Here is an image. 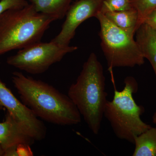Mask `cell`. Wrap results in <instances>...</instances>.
Listing matches in <instances>:
<instances>
[{
  "mask_svg": "<svg viewBox=\"0 0 156 156\" xmlns=\"http://www.w3.org/2000/svg\"><path fill=\"white\" fill-rule=\"evenodd\" d=\"M12 81L23 103L37 117L58 126H73L81 122V115L66 95L44 81L13 73Z\"/></svg>",
  "mask_w": 156,
  "mask_h": 156,
  "instance_id": "6da1fadb",
  "label": "cell"
},
{
  "mask_svg": "<svg viewBox=\"0 0 156 156\" xmlns=\"http://www.w3.org/2000/svg\"><path fill=\"white\" fill-rule=\"evenodd\" d=\"M68 95L92 133L98 134L108 94L103 67L95 53H91L84 62L76 83L69 87Z\"/></svg>",
  "mask_w": 156,
  "mask_h": 156,
  "instance_id": "7a4b0ae2",
  "label": "cell"
},
{
  "mask_svg": "<svg viewBox=\"0 0 156 156\" xmlns=\"http://www.w3.org/2000/svg\"><path fill=\"white\" fill-rule=\"evenodd\" d=\"M54 17L37 12L32 4L0 14V56L41 42Z\"/></svg>",
  "mask_w": 156,
  "mask_h": 156,
  "instance_id": "3957f363",
  "label": "cell"
},
{
  "mask_svg": "<svg viewBox=\"0 0 156 156\" xmlns=\"http://www.w3.org/2000/svg\"><path fill=\"white\" fill-rule=\"evenodd\" d=\"M124 83L122 90L115 89L112 100L107 101L104 116L118 138L134 144L136 136L151 126L141 120L140 116L144 112V108L137 105L133 98L138 89L136 79L127 77Z\"/></svg>",
  "mask_w": 156,
  "mask_h": 156,
  "instance_id": "277c9868",
  "label": "cell"
},
{
  "mask_svg": "<svg viewBox=\"0 0 156 156\" xmlns=\"http://www.w3.org/2000/svg\"><path fill=\"white\" fill-rule=\"evenodd\" d=\"M95 17L100 23L101 47L109 69L144 64L145 58L134 38L135 34L115 25L100 12Z\"/></svg>",
  "mask_w": 156,
  "mask_h": 156,
  "instance_id": "5b68a950",
  "label": "cell"
},
{
  "mask_svg": "<svg viewBox=\"0 0 156 156\" xmlns=\"http://www.w3.org/2000/svg\"><path fill=\"white\" fill-rule=\"evenodd\" d=\"M76 46H62L50 41L39 42L20 49L8 57L7 63L20 70L33 75L41 74L61 61L66 54L77 50Z\"/></svg>",
  "mask_w": 156,
  "mask_h": 156,
  "instance_id": "8992f818",
  "label": "cell"
},
{
  "mask_svg": "<svg viewBox=\"0 0 156 156\" xmlns=\"http://www.w3.org/2000/svg\"><path fill=\"white\" fill-rule=\"evenodd\" d=\"M5 109L35 141H41L47 135V128L32 111L20 101L0 79V109Z\"/></svg>",
  "mask_w": 156,
  "mask_h": 156,
  "instance_id": "52a82bcc",
  "label": "cell"
},
{
  "mask_svg": "<svg viewBox=\"0 0 156 156\" xmlns=\"http://www.w3.org/2000/svg\"><path fill=\"white\" fill-rule=\"evenodd\" d=\"M103 0H76L70 6L59 34L51 41L68 46L81 23L100 12Z\"/></svg>",
  "mask_w": 156,
  "mask_h": 156,
  "instance_id": "ba28073f",
  "label": "cell"
},
{
  "mask_svg": "<svg viewBox=\"0 0 156 156\" xmlns=\"http://www.w3.org/2000/svg\"><path fill=\"white\" fill-rule=\"evenodd\" d=\"M34 142L14 117L7 111L5 121L0 122V145L4 151L19 144L30 146Z\"/></svg>",
  "mask_w": 156,
  "mask_h": 156,
  "instance_id": "9c48e42d",
  "label": "cell"
},
{
  "mask_svg": "<svg viewBox=\"0 0 156 156\" xmlns=\"http://www.w3.org/2000/svg\"><path fill=\"white\" fill-rule=\"evenodd\" d=\"M135 35L143 56L150 62L156 78V30L143 23L136 30Z\"/></svg>",
  "mask_w": 156,
  "mask_h": 156,
  "instance_id": "30bf717a",
  "label": "cell"
},
{
  "mask_svg": "<svg viewBox=\"0 0 156 156\" xmlns=\"http://www.w3.org/2000/svg\"><path fill=\"white\" fill-rule=\"evenodd\" d=\"M37 12L54 17L56 20L63 19L73 0H29Z\"/></svg>",
  "mask_w": 156,
  "mask_h": 156,
  "instance_id": "8fae6325",
  "label": "cell"
},
{
  "mask_svg": "<svg viewBox=\"0 0 156 156\" xmlns=\"http://www.w3.org/2000/svg\"><path fill=\"white\" fill-rule=\"evenodd\" d=\"M104 14L115 25L135 34L138 25V14L134 8L125 11L107 12Z\"/></svg>",
  "mask_w": 156,
  "mask_h": 156,
  "instance_id": "7c38bea8",
  "label": "cell"
},
{
  "mask_svg": "<svg viewBox=\"0 0 156 156\" xmlns=\"http://www.w3.org/2000/svg\"><path fill=\"white\" fill-rule=\"evenodd\" d=\"M133 156H156V127H151L134 140Z\"/></svg>",
  "mask_w": 156,
  "mask_h": 156,
  "instance_id": "4fadbf2b",
  "label": "cell"
},
{
  "mask_svg": "<svg viewBox=\"0 0 156 156\" xmlns=\"http://www.w3.org/2000/svg\"><path fill=\"white\" fill-rule=\"evenodd\" d=\"M131 7L138 14L137 28L144 22L146 17L156 8V0H130Z\"/></svg>",
  "mask_w": 156,
  "mask_h": 156,
  "instance_id": "5bb4252c",
  "label": "cell"
},
{
  "mask_svg": "<svg viewBox=\"0 0 156 156\" xmlns=\"http://www.w3.org/2000/svg\"><path fill=\"white\" fill-rule=\"evenodd\" d=\"M132 8L130 0H103L100 12L105 14L112 11H125Z\"/></svg>",
  "mask_w": 156,
  "mask_h": 156,
  "instance_id": "9a60e30c",
  "label": "cell"
},
{
  "mask_svg": "<svg viewBox=\"0 0 156 156\" xmlns=\"http://www.w3.org/2000/svg\"><path fill=\"white\" fill-rule=\"evenodd\" d=\"M29 4L26 0H1L0 14L9 9H21Z\"/></svg>",
  "mask_w": 156,
  "mask_h": 156,
  "instance_id": "2e32d148",
  "label": "cell"
},
{
  "mask_svg": "<svg viewBox=\"0 0 156 156\" xmlns=\"http://www.w3.org/2000/svg\"><path fill=\"white\" fill-rule=\"evenodd\" d=\"M144 23L156 30V8L146 17Z\"/></svg>",
  "mask_w": 156,
  "mask_h": 156,
  "instance_id": "e0dca14e",
  "label": "cell"
},
{
  "mask_svg": "<svg viewBox=\"0 0 156 156\" xmlns=\"http://www.w3.org/2000/svg\"><path fill=\"white\" fill-rule=\"evenodd\" d=\"M153 122L156 126V111L154 114V115L153 117Z\"/></svg>",
  "mask_w": 156,
  "mask_h": 156,
  "instance_id": "ac0fdd59",
  "label": "cell"
},
{
  "mask_svg": "<svg viewBox=\"0 0 156 156\" xmlns=\"http://www.w3.org/2000/svg\"></svg>",
  "mask_w": 156,
  "mask_h": 156,
  "instance_id": "d6986e66",
  "label": "cell"
}]
</instances>
